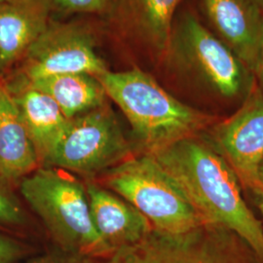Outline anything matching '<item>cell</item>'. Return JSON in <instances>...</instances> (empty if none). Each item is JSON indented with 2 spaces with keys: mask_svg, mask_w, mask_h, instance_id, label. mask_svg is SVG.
<instances>
[{
  "mask_svg": "<svg viewBox=\"0 0 263 263\" xmlns=\"http://www.w3.org/2000/svg\"><path fill=\"white\" fill-rule=\"evenodd\" d=\"M151 155L177 181L206 224L232 231L263 261L261 222L245 202L234 170L215 146L198 135Z\"/></svg>",
  "mask_w": 263,
  "mask_h": 263,
  "instance_id": "6da1fadb",
  "label": "cell"
},
{
  "mask_svg": "<svg viewBox=\"0 0 263 263\" xmlns=\"http://www.w3.org/2000/svg\"><path fill=\"white\" fill-rule=\"evenodd\" d=\"M97 78L130 123L143 153L153 154L179 140L198 136L214 120L181 103L139 67L107 70Z\"/></svg>",
  "mask_w": 263,
  "mask_h": 263,
  "instance_id": "7a4b0ae2",
  "label": "cell"
},
{
  "mask_svg": "<svg viewBox=\"0 0 263 263\" xmlns=\"http://www.w3.org/2000/svg\"><path fill=\"white\" fill-rule=\"evenodd\" d=\"M18 186L62 252L82 258L111 253L95 228L85 183L73 174L39 167Z\"/></svg>",
  "mask_w": 263,
  "mask_h": 263,
  "instance_id": "3957f363",
  "label": "cell"
},
{
  "mask_svg": "<svg viewBox=\"0 0 263 263\" xmlns=\"http://www.w3.org/2000/svg\"><path fill=\"white\" fill-rule=\"evenodd\" d=\"M100 183L127 200L154 230L178 235L206 224L177 181L148 153L132 154L103 173Z\"/></svg>",
  "mask_w": 263,
  "mask_h": 263,
  "instance_id": "277c9868",
  "label": "cell"
},
{
  "mask_svg": "<svg viewBox=\"0 0 263 263\" xmlns=\"http://www.w3.org/2000/svg\"><path fill=\"white\" fill-rule=\"evenodd\" d=\"M87 263H263L239 236L221 226L203 224L183 234L152 229L136 244Z\"/></svg>",
  "mask_w": 263,
  "mask_h": 263,
  "instance_id": "5b68a950",
  "label": "cell"
},
{
  "mask_svg": "<svg viewBox=\"0 0 263 263\" xmlns=\"http://www.w3.org/2000/svg\"><path fill=\"white\" fill-rule=\"evenodd\" d=\"M131 145L106 104L69 119L43 167L94 178L130 157Z\"/></svg>",
  "mask_w": 263,
  "mask_h": 263,
  "instance_id": "8992f818",
  "label": "cell"
},
{
  "mask_svg": "<svg viewBox=\"0 0 263 263\" xmlns=\"http://www.w3.org/2000/svg\"><path fill=\"white\" fill-rule=\"evenodd\" d=\"M165 56L182 72L193 74L224 98H233L253 76L241 60L192 14L174 23Z\"/></svg>",
  "mask_w": 263,
  "mask_h": 263,
  "instance_id": "52a82bcc",
  "label": "cell"
},
{
  "mask_svg": "<svg viewBox=\"0 0 263 263\" xmlns=\"http://www.w3.org/2000/svg\"><path fill=\"white\" fill-rule=\"evenodd\" d=\"M107 70L104 60L96 51L92 31L80 24L51 20L25 59L8 76L30 81L69 73L99 77Z\"/></svg>",
  "mask_w": 263,
  "mask_h": 263,
  "instance_id": "ba28073f",
  "label": "cell"
},
{
  "mask_svg": "<svg viewBox=\"0 0 263 263\" xmlns=\"http://www.w3.org/2000/svg\"><path fill=\"white\" fill-rule=\"evenodd\" d=\"M215 148L247 187L261 186L258 171L263 161V94L253 88L243 105L213 130Z\"/></svg>",
  "mask_w": 263,
  "mask_h": 263,
  "instance_id": "9c48e42d",
  "label": "cell"
},
{
  "mask_svg": "<svg viewBox=\"0 0 263 263\" xmlns=\"http://www.w3.org/2000/svg\"><path fill=\"white\" fill-rule=\"evenodd\" d=\"M215 34L248 69H252L263 44V11L254 0H201Z\"/></svg>",
  "mask_w": 263,
  "mask_h": 263,
  "instance_id": "30bf717a",
  "label": "cell"
},
{
  "mask_svg": "<svg viewBox=\"0 0 263 263\" xmlns=\"http://www.w3.org/2000/svg\"><path fill=\"white\" fill-rule=\"evenodd\" d=\"M53 10L47 0L0 2V78L10 74L47 28Z\"/></svg>",
  "mask_w": 263,
  "mask_h": 263,
  "instance_id": "8fae6325",
  "label": "cell"
},
{
  "mask_svg": "<svg viewBox=\"0 0 263 263\" xmlns=\"http://www.w3.org/2000/svg\"><path fill=\"white\" fill-rule=\"evenodd\" d=\"M43 167L62 139L69 119L48 96L15 76L3 79Z\"/></svg>",
  "mask_w": 263,
  "mask_h": 263,
  "instance_id": "7c38bea8",
  "label": "cell"
},
{
  "mask_svg": "<svg viewBox=\"0 0 263 263\" xmlns=\"http://www.w3.org/2000/svg\"><path fill=\"white\" fill-rule=\"evenodd\" d=\"M95 228L110 251L136 244L153 229L131 205L100 182H85Z\"/></svg>",
  "mask_w": 263,
  "mask_h": 263,
  "instance_id": "4fadbf2b",
  "label": "cell"
},
{
  "mask_svg": "<svg viewBox=\"0 0 263 263\" xmlns=\"http://www.w3.org/2000/svg\"><path fill=\"white\" fill-rule=\"evenodd\" d=\"M39 167L34 145L6 89L0 96V175L15 186Z\"/></svg>",
  "mask_w": 263,
  "mask_h": 263,
  "instance_id": "5bb4252c",
  "label": "cell"
},
{
  "mask_svg": "<svg viewBox=\"0 0 263 263\" xmlns=\"http://www.w3.org/2000/svg\"><path fill=\"white\" fill-rule=\"evenodd\" d=\"M181 0H119L125 27L154 54L165 56Z\"/></svg>",
  "mask_w": 263,
  "mask_h": 263,
  "instance_id": "9a60e30c",
  "label": "cell"
},
{
  "mask_svg": "<svg viewBox=\"0 0 263 263\" xmlns=\"http://www.w3.org/2000/svg\"><path fill=\"white\" fill-rule=\"evenodd\" d=\"M27 84L48 95L66 118L71 119L106 104L108 99L100 80L86 73H69L25 80Z\"/></svg>",
  "mask_w": 263,
  "mask_h": 263,
  "instance_id": "2e32d148",
  "label": "cell"
},
{
  "mask_svg": "<svg viewBox=\"0 0 263 263\" xmlns=\"http://www.w3.org/2000/svg\"><path fill=\"white\" fill-rule=\"evenodd\" d=\"M27 216L13 186L0 175V226L20 228L27 224Z\"/></svg>",
  "mask_w": 263,
  "mask_h": 263,
  "instance_id": "e0dca14e",
  "label": "cell"
},
{
  "mask_svg": "<svg viewBox=\"0 0 263 263\" xmlns=\"http://www.w3.org/2000/svg\"><path fill=\"white\" fill-rule=\"evenodd\" d=\"M52 10L64 13L106 14L113 8L111 0H47Z\"/></svg>",
  "mask_w": 263,
  "mask_h": 263,
  "instance_id": "ac0fdd59",
  "label": "cell"
},
{
  "mask_svg": "<svg viewBox=\"0 0 263 263\" xmlns=\"http://www.w3.org/2000/svg\"><path fill=\"white\" fill-rule=\"evenodd\" d=\"M28 246L19 240L0 233V263H18L28 255Z\"/></svg>",
  "mask_w": 263,
  "mask_h": 263,
  "instance_id": "d6986e66",
  "label": "cell"
},
{
  "mask_svg": "<svg viewBox=\"0 0 263 263\" xmlns=\"http://www.w3.org/2000/svg\"><path fill=\"white\" fill-rule=\"evenodd\" d=\"M87 258H82L72 254H49L31 258L27 261L18 263H87Z\"/></svg>",
  "mask_w": 263,
  "mask_h": 263,
  "instance_id": "ffe728a7",
  "label": "cell"
},
{
  "mask_svg": "<svg viewBox=\"0 0 263 263\" xmlns=\"http://www.w3.org/2000/svg\"><path fill=\"white\" fill-rule=\"evenodd\" d=\"M252 74L257 80V83L259 85L258 88L263 94V44L258 53V56L256 58L254 67L252 69Z\"/></svg>",
  "mask_w": 263,
  "mask_h": 263,
  "instance_id": "44dd1931",
  "label": "cell"
},
{
  "mask_svg": "<svg viewBox=\"0 0 263 263\" xmlns=\"http://www.w3.org/2000/svg\"><path fill=\"white\" fill-rule=\"evenodd\" d=\"M254 191V195L256 196V203H257V206H258V209H259V211H260V214H261V216H262V223H261V226H262L263 228V186H258V187L255 188L253 190Z\"/></svg>",
  "mask_w": 263,
  "mask_h": 263,
  "instance_id": "7402d4cb",
  "label": "cell"
},
{
  "mask_svg": "<svg viewBox=\"0 0 263 263\" xmlns=\"http://www.w3.org/2000/svg\"><path fill=\"white\" fill-rule=\"evenodd\" d=\"M258 177H259V182L263 186V161L259 167V171H258Z\"/></svg>",
  "mask_w": 263,
  "mask_h": 263,
  "instance_id": "603a6c76",
  "label": "cell"
},
{
  "mask_svg": "<svg viewBox=\"0 0 263 263\" xmlns=\"http://www.w3.org/2000/svg\"><path fill=\"white\" fill-rule=\"evenodd\" d=\"M5 92H6V87H5V85H4L3 80L0 78V96L2 94H4Z\"/></svg>",
  "mask_w": 263,
  "mask_h": 263,
  "instance_id": "cb8c5ba5",
  "label": "cell"
},
{
  "mask_svg": "<svg viewBox=\"0 0 263 263\" xmlns=\"http://www.w3.org/2000/svg\"><path fill=\"white\" fill-rule=\"evenodd\" d=\"M256 2V4L260 7V9L263 11V0H254Z\"/></svg>",
  "mask_w": 263,
  "mask_h": 263,
  "instance_id": "d4e9b609",
  "label": "cell"
},
{
  "mask_svg": "<svg viewBox=\"0 0 263 263\" xmlns=\"http://www.w3.org/2000/svg\"><path fill=\"white\" fill-rule=\"evenodd\" d=\"M4 1H10V0H0V2H4Z\"/></svg>",
  "mask_w": 263,
  "mask_h": 263,
  "instance_id": "484cf974",
  "label": "cell"
}]
</instances>
